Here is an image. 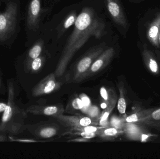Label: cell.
Listing matches in <instances>:
<instances>
[{
    "mask_svg": "<svg viewBox=\"0 0 160 159\" xmlns=\"http://www.w3.org/2000/svg\"><path fill=\"white\" fill-rule=\"evenodd\" d=\"M44 46V42L43 39H38L28 51L24 54L18 56L15 62H26L38 58L41 56Z\"/></svg>",
    "mask_w": 160,
    "mask_h": 159,
    "instance_id": "cell-13",
    "label": "cell"
},
{
    "mask_svg": "<svg viewBox=\"0 0 160 159\" xmlns=\"http://www.w3.org/2000/svg\"><path fill=\"white\" fill-rule=\"evenodd\" d=\"M105 25L93 8H83L75 24L74 30L68 37L54 74L60 77L65 72L68 64L75 53L88 39L94 36L100 38L104 34Z\"/></svg>",
    "mask_w": 160,
    "mask_h": 159,
    "instance_id": "cell-1",
    "label": "cell"
},
{
    "mask_svg": "<svg viewBox=\"0 0 160 159\" xmlns=\"http://www.w3.org/2000/svg\"><path fill=\"white\" fill-rule=\"evenodd\" d=\"M125 120L116 116H113L110 120V125L112 127L121 129L125 125Z\"/></svg>",
    "mask_w": 160,
    "mask_h": 159,
    "instance_id": "cell-20",
    "label": "cell"
},
{
    "mask_svg": "<svg viewBox=\"0 0 160 159\" xmlns=\"http://www.w3.org/2000/svg\"><path fill=\"white\" fill-rule=\"evenodd\" d=\"M119 91V98L118 102V110L121 115L126 114L127 109V101L126 99V90L124 84L121 82L118 85Z\"/></svg>",
    "mask_w": 160,
    "mask_h": 159,
    "instance_id": "cell-18",
    "label": "cell"
},
{
    "mask_svg": "<svg viewBox=\"0 0 160 159\" xmlns=\"http://www.w3.org/2000/svg\"><path fill=\"white\" fill-rule=\"evenodd\" d=\"M120 129L111 127V128H106V129H101L99 131L98 133L102 137H112L116 136L118 134L121 132Z\"/></svg>",
    "mask_w": 160,
    "mask_h": 159,
    "instance_id": "cell-19",
    "label": "cell"
},
{
    "mask_svg": "<svg viewBox=\"0 0 160 159\" xmlns=\"http://www.w3.org/2000/svg\"><path fill=\"white\" fill-rule=\"evenodd\" d=\"M72 106L76 110H82L84 107L83 104L80 98H77L72 101Z\"/></svg>",
    "mask_w": 160,
    "mask_h": 159,
    "instance_id": "cell-27",
    "label": "cell"
},
{
    "mask_svg": "<svg viewBox=\"0 0 160 159\" xmlns=\"http://www.w3.org/2000/svg\"><path fill=\"white\" fill-rule=\"evenodd\" d=\"M155 108L143 109L135 112L127 117L125 122L127 123H138L146 119L155 110Z\"/></svg>",
    "mask_w": 160,
    "mask_h": 159,
    "instance_id": "cell-15",
    "label": "cell"
},
{
    "mask_svg": "<svg viewBox=\"0 0 160 159\" xmlns=\"http://www.w3.org/2000/svg\"><path fill=\"white\" fill-rule=\"evenodd\" d=\"M10 142L9 135L7 133H0V143Z\"/></svg>",
    "mask_w": 160,
    "mask_h": 159,
    "instance_id": "cell-30",
    "label": "cell"
},
{
    "mask_svg": "<svg viewBox=\"0 0 160 159\" xmlns=\"http://www.w3.org/2000/svg\"><path fill=\"white\" fill-rule=\"evenodd\" d=\"M27 114L39 115L56 116L62 115L64 109L62 106L58 105L46 106L41 105L32 104L24 106Z\"/></svg>",
    "mask_w": 160,
    "mask_h": 159,
    "instance_id": "cell-9",
    "label": "cell"
},
{
    "mask_svg": "<svg viewBox=\"0 0 160 159\" xmlns=\"http://www.w3.org/2000/svg\"><path fill=\"white\" fill-rule=\"evenodd\" d=\"M101 129V128H98L95 126H88L86 127H81L75 129L77 131L79 132H98Z\"/></svg>",
    "mask_w": 160,
    "mask_h": 159,
    "instance_id": "cell-24",
    "label": "cell"
},
{
    "mask_svg": "<svg viewBox=\"0 0 160 159\" xmlns=\"http://www.w3.org/2000/svg\"><path fill=\"white\" fill-rule=\"evenodd\" d=\"M100 93L101 96L102 98L104 100L105 102L108 103L112 97L109 98V95H108V92H107L106 89L103 87L101 88L100 90Z\"/></svg>",
    "mask_w": 160,
    "mask_h": 159,
    "instance_id": "cell-29",
    "label": "cell"
},
{
    "mask_svg": "<svg viewBox=\"0 0 160 159\" xmlns=\"http://www.w3.org/2000/svg\"><path fill=\"white\" fill-rule=\"evenodd\" d=\"M99 110L97 106L91 105L90 107H88L86 113L89 116V117L95 118L98 116L99 115Z\"/></svg>",
    "mask_w": 160,
    "mask_h": 159,
    "instance_id": "cell-25",
    "label": "cell"
},
{
    "mask_svg": "<svg viewBox=\"0 0 160 159\" xmlns=\"http://www.w3.org/2000/svg\"><path fill=\"white\" fill-rule=\"evenodd\" d=\"M54 118L64 126L71 127L74 129L81 127L89 126L92 123V119L88 117L77 116H69L62 115L56 116Z\"/></svg>",
    "mask_w": 160,
    "mask_h": 159,
    "instance_id": "cell-11",
    "label": "cell"
},
{
    "mask_svg": "<svg viewBox=\"0 0 160 159\" xmlns=\"http://www.w3.org/2000/svg\"><path fill=\"white\" fill-rule=\"evenodd\" d=\"M159 39L160 42V33L159 35Z\"/></svg>",
    "mask_w": 160,
    "mask_h": 159,
    "instance_id": "cell-35",
    "label": "cell"
},
{
    "mask_svg": "<svg viewBox=\"0 0 160 159\" xmlns=\"http://www.w3.org/2000/svg\"><path fill=\"white\" fill-rule=\"evenodd\" d=\"M7 93V85L4 82L3 76L0 69V95L5 96Z\"/></svg>",
    "mask_w": 160,
    "mask_h": 159,
    "instance_id": "cell-23",
    "label": "cell"
},
{
    "mask_svg": "<svg viewBox=\"0 0 160 159\" xmlns=\"http://www.w3.org/2000/svg\"><path fill=\"white\" fill-rule=\"evenodd\" d=\"M160 30V13L150 25L148 32L149 40L153 44L158 47L159 35Z\"/></svg>",
    "mask_w": 160,
    "mask_h": 159,
    "instance_id": "cell-14",
    "label": "cell"
},
{
    "mask_svg": "<svg viewBox=\"0 0 160 159\" xmlns=\"http://www.w3.org/2000/svg\"><path fill=\"white\" fill-rule=\"evenodd\" d=\"M41 0H31L28 5L26 18V29L36 31L39 28L41 14Z\"/></svg>",
    "mask_w": 160,
    "mask_h": 159,
    "instance_id": "cell-7",
    "label": "cell"
},
{
    "mask_svg": "<svg viewBox=\"0 0 160 159\" xmlns=\"http://www.w3.org/2000/svg\"><path fill=\"white\" fill-rule=\"evenodd\" d=\"M80 99H81L82 101L84 107L82 109H84V112L85 113H87V111L88 107L91 106V101H90V99L88 97V96L84 94H81V96H80Z\"/></svg>",
    "mask_w": 160,
    "mask_h": 159,
    "instance_id": "cell-26",
    "label": "cell"
},
{
    "mask_svg": "<svg viewBox=\"0 0 160 159\" xmlns=\"http://www.w3.org/2000/svg\"><path fill=\"white\" fill-rule=\"evenodd\" d=\"M143 59L146 67L152 74L158 75L160 73V64L154 53L144 46L142 52Z\"/></svg>",
    "mask_w": 160,
    "mask_h": 159,
    "instance_id": "cell-12",
    "label": "cell"
},
{
    "mask_svg": "<svg viewBox=\"0 0 160 159\" xmlns=\"http://www.w3.org/2000/svg\"><path fill=\"white\" fill-rule=\"evenodd\" d=\"M138 123L142 124L149 129L155 130L160 133V120L154 121H145L139 122Z\"/></svg>",
    "mask_w": 160,
    "mask_h": 159,
    "instance_id": "cell-22",
    "label": "cell"
},
{
    "mask_svg": "<svg viewBox=\"0 0 160 159\" xmlns=\"http://www.w3.org/2000/svg\"><path fill=\"white\" fill-rule=\"evenodd\" d=\"M19 0H0V44H10L20 30Z\"/></svg>",
    "mask_w": 160,
    "mask_h": 159,
    "instance_id": "cell-3",
    "label": "cell"
},
{
    "mask_svg": "<svg viewBox=\"0 0 160 159\" xmlns=\"http://www.w3.org/2000/svg\"><path fill=\"white\" fill-rule=\"evenodd\" d=\"M107 9L115 23L125 28L127 21L119 0H106Z\"/></svg>",
    "mask_w": 160,
    "mask_h": 159,
    "instance_id": "cell-10",
    "label": "cell"
},
{
    "mask_svg": "<svg viewBox=\"0 0 160 159\" xmlns=\"http://www.w3.org/2000/svg\"><path fill=\"white\" fill-rule=\"evenodd\" d=\"M17 79L12 77L7 81V105L0 118V133L17 136L26 130L24 120L28 114L18 97L20 88Z\"/></svg>",
    "mask_w": 160,
    "mask_h": 159,
    "instance_id": "cell-2",
    "label": "cell"
},
{
    "mask_svg": "<svg viewBox=\"0 0 160 159\" xmlns=\"http://www.w3.org/2000/svg\"><path fill=\"white\" fill-rule=\"evenodd\" d=\"M78 17L77 12L75 10L71 11L66 17L65 18L61 23V25L59 26L58 30L59 38L62 36L64 33L70 27L75 24Z\"/></svg>",
    "mask_w": 160,
    "mask_h": 159,
    "instance_id": "cell-16",
    "label": "cell"
},
{
    "mask_svg": "<svg viewBox=\"0 0 160 159\" xmlns=\"http://www.w3.org/2000/svg\"><path fill=\"white\" fill-rule=\"evenodd\" d=\"M155 53H156L158 58L160 61V51L158 50H155Z\"/></svg>",
    "mask_w": 160,
    "mask_h": 159,
    "instance_id": "cell-33",
    "label": "cell"
},
{
    "mask_svg": "<svg viewBox=\"0 0 160 159\" xmlns=\"http://www.w3.org/2000/svg\"><path fill=\"white\" fill-rule=\"evenodd\" d=\"M124 128L126 136L129 140L146 142L151 141L154 136L145 126L140 123L125 122Z\"/></svg>",
    "mask_w": 160,
    "mask_h": 159,
    "instance_id": "cell-6",
    "label": "cell"
},
{
    "mask_svg": "<svg viewBox=\"0 0 160 159\" xmlns=\"http://www.w3.org/2000/svg\"><path fill=\"white\" fill-rule=\"evenodd\" d=\"M107 104H108V103H103L102 104H101V107L102 108H103V109H105V108H106V106H107Z\"/></svg>",
    "mask_w": 160,
    "mask_h": 159,
    "instance_id": "cell-34",
    "label": "cell"
},
{
    "mask_svg": "<svg viewBox=\"0 0 160 159\" xmlns=\"http://www.w3.org/2000/svg\"><path fill=\"white\" fill-rule=\"evenodd\" d=\"M104 43L93 47L83 55L78 62L74 68L73 79L80 81L84 77L92 63L105 49Z\"/></svg>",
    "mask_w": 160,
    "mask_h": 159,
    "instance_id": "cell-4",
    "label": "cell"
},
{
    "mask_svg": "<svg viewBox=\"0 0 160 159\" xmlns=\"http://www.w3.org/2000/svg\"><path fill=\"white\" fill-rule=\"evenodd\" d=\"M83 139H76L75 140H73L72 141L73 142H87L89 141V139H85V138H82Z\"/></svg>",
    "mask_w": 160,
    "mask_h": 159,
    "instance_id": "cell-32",
    "label": "cell"
},
{
    "mask_svg": "<svg viewBox=\"0 0 160 159\" xmlns=\"http://www.w3.org/2000/svg\"><path fill=\"white\" fill-rule=\"evenodd\" d=\"M82 138L87 139H90L96 137L97 134L95 132H79L78 133H77Z\"/></svg>",
    "mask_w": 160,
    "mask_h": 159,
    "instance_id": "cell-28",
    "label": "cell"
},
{
    "mask_svg": "<svg viewBox=\"0 0 160 159\" xmlns=\"http://www.w3.org/2000/svg\"><path fill=\"white\" fill-rule=\"evenodd\" d=\"M159 120H160V107L157 108V109H155L154 111L146 119L139 122L159 121Z\"/></svg>",
    "mask_w": 160,
    "mask_h": 159,
    "instance_id": "cell-21",
    "label": "cell"
},
{
    "mask_svg": "<svg viewBox=\"0 0 160 159\" xmlns=\"http://www.w3.org/2000/svg\"><path fill=\"white\" fill-rule=\"evenodd\" d=\"M55 77L54 73L51 74L36 84L28 92L30 99H37L51 93L57 89L59 85L56 82Z\"/></svg>",
    "mask_w": 160,
    "mask_h": 159,
    "instance_id": "cell-5",
    "label": "cell"
},
{
    "mask_svg": "<svg viewBox=\"0 0 160 159\" xmlns=\"http://www.w3.org/2000/svg\"><path fill=\"white\" fill-rule=\"evenodd\" d=\"M7 105V101L0 100V118Z\"/></svg>",
    "mask_w": 160,
    "mask_h": 159,
    "instance_id": "cell-31",
    "label": "cell"
},
{
    "mask_svg": "<svg viewBox=\"0 0 160 159\" xmlns=\"http://www.w3.org/2000/svg\"><path fill=\"white\" fill-rule=\"evenodd\" d=\"M117 102V98L115 95L112 94L106 108L104 109L100 119V125L104 126L107 122V119L112 111L113 110Z\"/></svg>",
    "mask_w": 160,
    "mask_h": 159,
    "instance_id": "cell-17",
    "label": "cell"
},
{
    "mask_svg": "<svg viewBox=\"0 0 160 159\" xmlns=\"http://www.w3.org/2000/svg\"><path fill=\"white\" fill-rule=\"evenodd\" d=\"M115 54V51L113 48L105 49L92 63L84 78L95 75L105 68L110 63Z\"/></svg>",
    "mask_w": 160,
    "mask_h": 159,
    "instance_id": "cell-8",
    "label": "cell"
}]
</instances>
